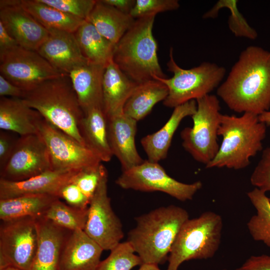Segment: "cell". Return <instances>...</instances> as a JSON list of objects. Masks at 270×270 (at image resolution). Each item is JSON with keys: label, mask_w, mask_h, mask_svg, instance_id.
Segmentation results:
<instances>
[{"label": "cell", "mask_w": 270, "mask_h": 270, "mask_svg": "<svg viewBox=\"0 0 270 270\" xmlns=\"http://www.w3.org/2000/svg\"><path fill=\"white\" fill-rule=\"evenodd\" d=\"M218 96L231 110L260 115L270 108V52L256 46L243 50Z\"/></svg>", "instance_id": "cell-1"}, {"label": "cell", "mask_w": 270, "mask_h": 270, "mask_svg": "<svg viewBox=\"0 0 270 270\" xmlns=\"http://www.w3.org/2000/svg\"><path fill=\"white\" fill-rule=\"evenodd\" d=\"M188 218V212L178 206L156 208L136 218V226L128 232L127 241L142 264H163L180 228Z\"/></svg>", "instance_id": "cell-2"}, {"label": "cell", "mask_w": 270, "mask_h": 270, "mask_svg": "<svg viewBox=\"0 0 270 270\" xmlns=\"http://www.w3.org/2000/svg\"><path fill=\"white\" fill-rule=\"evenodd\" d=\"M22 98L47 122L86 146L80 131L84 112L68 74L24 91Z\"/></svg>", "instance_id": "cell-3"}, {"label": "cell", "mask_w": 270, "mask_h": 270, "mask_svg": "<svg viewBox=\"0 0 270 270\" xmlns=\"http://www.w3.org/2000/svg\"><path fill=\"white\" fill-rule=\"evenodd\" d=\"M266 126L258 116L249 112L240 116L221 114L218 136H222L218 151L206 168L240 170L262 149Z\"/></svg>", "instance_id": "cell-4"}, {"label": "cell", "mask_w": 270, "mask_h": 270, "mask_svg": "<svg viewBox=\"0 0 270 270\" xmlns=\"http://www.w3.org/2000/svg\"><path fill=\"white\" fill-rule=\"evenodd\" d=\"M155 16L135 19L114 46L113 61L138 84L156 77L166 78L158 62V44L152 34Z\"/></svg>", "instance_id": "cell-5"}, {"label": "cell", "mask_w": 270, "mask_h": 270, "mask_svg": "<svg viewBox=\"0 0 270 270\" xmlns=\"http://www.w3.org/2000/svg\"><path fill=\"white\" fill-rule=\"evenodd\" d=\"M222 228V218L212 211L187 220L172 247L167 270H178L184 262L190 260L212 258L220 248Z\"/></svg>", "instance_id": "cell-6"}, {"label": "cell", "mask_w": 270, "mask_h": 270, "mask_svg": "<svg viewBox=\"0 0 270 270\" xmlns=\"http://www.w3.org/2000/svg\"><path fill=\"white\" fill-rule=\"evenodd\" d=\"M172 50L171 48L166 65L173 76L170 78H154L168 88V95L163 101L166 106L174 108L190 100H196L209 94L220 86L226 74L224 67L204 62L192 68L184 69L175 62Z\"/></svg>", "instance_id": "cell-7"}, {"label": "cell", "mask_w": 270, "mask_h": 270, "mask_svg": "<svg viewBox=\"0 0 270 270\" xmlns=\"http://www.w3.org/2000/svg\"><path fill=\"white\" fill-rule=\"evenodd\" d=\"M196 112L192 116V127L180 132L182 145L197 162L206 165L218 153V130L222 114L217 96L208 94L196 100Z\"/></svg>", "instance_id": "cell-8"}, {"label": "cell", "mask_w": 270, "mask_h": 270, "mask_svg": "<svg viewBox=\"0 0 270 270\" xmlns=\"http://www.w3.org/2000/svg\"><path fill=\"white\" fill-rule=\"evenodd\" d=\"M116 183L124 189L163 192L182 202L192 200L202 186L200 180L191 184L178 181L168 174L158 162L148 160L122 172Z\"/></svg>", "instance_id": "cell-9"}, {"label": "cell", "mask_w": 270, "mask_h": 270, "mask_svg": "<svg viewBox=\"0 0 270 270\" xmlns=\"http://www.w3.org/2000/svg\"><path fill=\"white\" fill-rule=\"evenodd\" d=\"M38 243L36 218L2 221L0 226V270L14 266L29 270Z\"/></svg>", "instance_id": "cell-10"}, {"label": "cell", "mask_w": 270, "mask_h": 270, "mask_svg": "<svg viewBox=\"0 0 270 270\" xmlns=\"http://www.w3.org/2000/svg\"><path fill=\"white\" fill-rule=\"evenodd\" d=\"M0 72L24 91L66 74L54 68L37 51L20 46L0 56Z\"/></svg>", "instance_id": "cell-11"}, {"label": "cell", "mask_w": 270, "mask_h": 270, "mask_svg": "<svg viewBox=\"0 0 270 270\" xmlns=\"http://www.w3.org/2000/svg\"><path fill=\"white\" fill-rule=\"evenodd\" d=\"M84 232L104 250H111L124 236L122 225L108 194V172L101 178L90 200Z\"/></svg>", "instance_id": "cell-12"}, {"label": "cell", "mask_w": 270, "mask_h": 270, "mask_svg": "<svg viewBox=\"0 0 270 270\" xmlns=\"http://www.w3.org/2000/svg\"><path fill=\"white\" fill-rule=\"evenodd\" d=\"M38 130L48 147L53 170H81L102 162L88 147L43 118L38 124Z\"/></svg>", "instance_id": "cell-13"}, {"label": "cell", "mask_w": 270, "mask_h": 270, "mask_svg": "<svg viewBox=\"0 0 270 270\" xmlns=\"http://www.w3.org/2000/svg\"><path fill=\"white\" fill-rule=\"evenodd\" d=\"M53 170L48 147L40 136H20L12 154L0 168V178L11 181L23 180Z\"/></svg>", "instance_id": "cell-14"}, {"label": "cell", "mask_w": 270, "mask_h": 270, "mask_svg": "<svg viewBox=\"0 0 270 270\" xmlns=\"http://www.w3.org/2000/svg\"><path fill=\"white\" fill-rule=\"evenodd\" d=\"M0 22L26 49L36 51L49 36L48 30L21 6L19 0H0Z\"/></svg>", "instance_id": "cell-15"}, {"label": "cell", "mask_w": 270, "mask_h": 270, "mask_svg": "<svg viewBox=\"0 0 270 270\" xmlns=\"http://www.w3.org/2000/svg\"><path fill=\"white\" fill-rule=\"evenodd\" d=\"M80 170H51L20 181L0 178V199L32 194H48L58 198L61 188L72 182Z\"/></svg>", "instance_id": "cell-16"}, {"label": "cell", "mask_w": 270, "mask_h": 270, "mask_svg": "<svg viewBox=\"0 0 270 270\" xmlns=\"http://www.w3.org/2000/svg\"><path fill=\"white\" fill-rule=\"evenodd\" d=\"M49 36L36 50L54 68L68 74L73 70L86 63L74 33L48 30Z\"/></svg>", "instance_id": "cell-17"}, {"label": "cell", "mask_w": 270, "mask_h": 270, "mask_svg": "<svg viewBox=\"0 0 270 270\" xmlns=\"http://www.w3.org/2000/svg\"><path fill=\"white\" fill-rule=\"evenodd\" d=\"M137 121L122 113L108 120V137L111 150L120 162L122 171L137 166L144 160L135 142Z\"/></svg>", "instance_id": "cell-18"}, {"label": "cell", "mask_w": 270, "mask_h": 270, "mask_svg": "<svg viewBox=\"0 0 270 270\" xmlns=\"http://www.w3.org/2000/svg\"><path fill=\"white\" fill-rule=\"evenodd\" d=\"M103 250L84 230L71 231L62 250L58 270H97Z\"/></svg>", "instance_id": "cell-19"}, {"label": "cell", "mask_w": 270, "mask_h": 270, "mask_svg": "<svg viewBox=\"0 0 270 270\" xmlns=\"http://www.w3.org/2000/svg\"><path fill=\"white\" fill-rule=\"evenodd\" d=\"M36 223L38 247L29 270H58L60 256L68 235V230L44 216L36 218Z\"/></svg>", "instance_id": "cell-20"}, {"label": "cell", "mask_w": 270, "mask_h": 270, "mask_svg": "<svg viewBox=\"0 0 270 270\" xmlns=\"http://www.w3.org/2000/svg\"><path fill=\"white\" fill-rule=\"evenodd\" d=\"M112 60L102 80V109L107 120L124 113V105L138 85Z\"/></svg>", "instance_id": "cell-21"}, {"label": "cell", "mask_w": 270, "mask_h": 270, "mask_svg": "<svg viewBox=\"0 0 270 270\" xmlns=\"http://www.w3.org/2000/svg\"><path fill=\"white\" fill-rule=\"evenodd\" d=\"M105 68V66L88 62L68 74L84 113L92 108H102V80Z\"/></svg>", "instance_id": "cell-22"}, {"label": "cell", "mask_w": 270, "mask_h": 270, "mask_svg": "<svg viewBox=\"0 0 270 270\" xmlns=\"http://www.w3.org/2000/svg\"><path fill=\"white\" fill-rule=\"evenodd\" d=\"M196 110V100L175 107L171 116L160 130L142 138L140 143L148 160L158 162L166 158L172 137L180 122L186 117L192 116Z\"/></svg>", "instance_id": "cell-23"}, {"label": "cell", "mask_w": 270, "mask_h": 270, "mask_svg": "<svg viewBox=\"0 0 270 270\" xmlns=\"http://www.w3.org/2000/svg\"><path fill=\"white\" fill-rule=\"evenodd\" d=\"M42 116L30 107L22 98H0V128L20 136L38 134Z\"/></svg>", "instance_id": "cell-24"}, {"label": "cell", "mask_w": 270, "mask_h": 270, "mask_svg": "<svg viewBox=\"0 0 270 270\" xmlns=\"http://www.w3.org/2000/svg\"><path fill=\"white\" fill-rule=\"evenodd\" d=\"M80 131L86 146L102 162H108L113 155L108 137V120L101 108H92L84 113Z\"/></svg>", "instance_id": "cell-25"}, {"label": "cell", "mask_w": 270, "mask_h": 270, "mask_svg": "<svg viewBox=\"0 0 270 270\" xmlns=\"http://www.w3.org/2000/svg\"><path fill=\"white\" fill-rule=\"evenodd\" d=\"M104 38L116 45L130 28L135 19L130 14L96 0L87 20Z\"/></svg>", "instance_id": "cell-26"}, {"label": "cell", "mask_w": 270, "mask_h": 270, "mask_svg": "<svg viewBox=\"0 0 270 270\" xmlns=\"http://www.w3.org/2000/svg\"><path fill=\"white\" fill-rule=\"evenodd\" d=\"M167 86L162 82L151 80L138 84L126 101L123 112L137 122L143 119L158 102L168 95Z\"/></svg>", "instance_id": "cell-27"}, {"label": "cell", "mask_w": 270, "mask_h": 270, "mask_svg": "<svg viewBox=\"0 0 270 270\" xmlns=\"http://www.w3.org/2000/svg\"><path fill=\"white\" fill-rule=\"evenodd\" d=\"M81 52L88 62L106 66L112 60L115 45L84 21L74 33Z\"/></svg>", "instance_id": "cell-28"}, {"label": "cell", "mask_w": 270, "mask_h": 270, "mask_svg": "<svg viewBox=\"0 0 270 270\" xmlns=\"http://www.w3.org/2000/svg\"><path fill=\"white\" fill-rule=\"evenodd\" d=\"M58 198L48 194H32L0 199V219L8 221L25 217L42 216L52 203Z\"/></svg>", "instance_id": "cell-29"}, {"label": "cell", "mask_w": 270, "mask_h": 270, "mask_svg": "<svg viewBox=\"0 0 270 270\" xmlns=\"http://www.w3.org/2000/svg\"><path fill=\"white\" fill-rule=\"evenodd\" d=\"M21 6L47 30L74 33L85 20L64 12L40 0H19Z\"/></svg>", "instance_id": "cell-30"}, {"label": "cell", "mask_w": 270, "mask_h": 270, "mask_svg": "<svg viewBox=\"0 0 270 270\" xmlns=\"http://www.w3.org/2000/svg\"><path fill=\"white\" fill-rule=\"evenodd\" d=\"M247 196L256 210L246 224L248 232L254 240L270 248V198L256 188Z\"/></svg>", "instance_id": "cell-31"}, {"label": "cell", "mask_w": 270, "mask_h": 270, "mask_svg": "<svg viewBox=\"0 0 270 270\" xmlns=\"http://www.w3.org/2000/svg\"><path fill=\"white\" fill-rule=\"evenodd\" d=\"M88 208L80 209L54 200L42 216L55 224L70 231L84 230L88 218Z\"/></svg>", "instance_id": "cell-32"}, {"label": "cell", "mask_w": 270, "mask_h": 270, "mask_svg": "<svg viewBox=\"0 0 270 270\" xmlns=\"http://www.w3.org/2000/svg\"><path fill=\"white\" fill-rule=\"evenodd\" d=\"M236 0H220L209 11L203 16L204 18H214L218 14V10L222 8L230 10V15L228 20V27L231 32L238 37H244L255 40L258 36L256 31L248 23L238 11Z\"/></svg>", "instance_id": "cell-33"}, {"label": "cell", "mask_w": 270, "mask_h": 270, "mask_svg": "<svg viewBox=\"0 0 270 270\" xmlns=\"http://www.w3.org/2000/svg\"><path fill=\"white\" fill-rule=\"evenodd\" d=\"M128 242H120L110 250L108 257L101 261L97 270H132L142 262Z\"/></svg>", "instance_id": "cell-34"}, {"label": "cell", "mask_w": 270, "mask_h": 270, "mask_svg": "<svg viewBox=\"0 0 270 270\" xmlns=\"http://www.w3.org/2000/svg\"><path fill=\"white\" fill-rule=\"evenodd\" d=\"M108 172L101 164L80 170L72 180L90 200L95 192L102 176Z\"/></svg>", "instance_id": "cell-35"}, {"label": "cell", "mask_w": 270, "mask_h": 270, "mask_svg": "<svg viewBox=\"0 0 270 270\" xmlns=\"http://www.w3.org/2000/svg\"><path fill=\"white\" fill-rule=\"evenodd\" d=\"M180 7L178 0H136L130 14L134 18L156 16L159 12L176 10Z\"/></svg>", "instance_id": "cell-36"}, {"label": "cell", "mask_w": 270, "mask_h": 270, "mask_svg": "<svg viewBox=\"0 0 270 270\" xmlns=\"http://www.w3.org/2000/svg\"><path fill=\"white\" fill-rule=\"evenodd\" d=\"M64 12L86 20L96 4L95 0H40Z\"/></svg>", "instance_id": "cell-37"}, {"label": "cell", "mask_w": 270, "mask_h": 270, "mask_svg": "<svg viewBox=\"0 0 270 270\" xmlns=\"http://www.w3.org/2000/svg\"><path fill=\"white\" fill-rule=\"evenodd\" d=\"M251 184L266 193L270 192V147L266 148L250 177Z\"/></svg>", "instance_id": "cell-38"}, {"label": "cell", "mask_w": 270, "mask_h": 270, "mask_svg": "<svg viewBox=\"0 0 270 270\" xmlns=\"http://www.w3.org/2000/svg\"><path fill=\"white\" fill-rule=\"evenodd\" d=\"M58 198L64 200L68 204L80 209H87L90 202L80 188L72 182L61 188Z\"/></svg>", "instance_id": "cell-39"}, {"label": "cell", "mask_w": 270, "mask_h": 270, "mask_svg": "<svg viewBox=\"0 0 270 270\" xmlns=\"http://www.w3.org/2000/svg\"><path fill=\"white\" fill-rule=\"evenodd\" d=\"M234 270H270V255L251 256Z\"/></svg>", "instance_id": "cell-40"}, {"label": "cell", "mask_w": 270, "mask_h": 270, "mask_svg": "<svg viewBox=\"0 0 270 270\" xmlns=\"http://www.w3.org/2000/svg\"><path fill=\"white\" fill-rule=\"evenodd\" d=\"M16 140H13L6 133L0 132V166L2 168L10 158Z\"/></svg>", "instance_id": "cell-41"}, {"label": "cell", "mask_w": 270, "mask_h": 270, "mask_svg": "<svg viewBox=\"0 0 270 270\" xmlns=\"http://www.w3.org/2000/svg\"><path fill=\"white\" fill-rule=\"evenodd\" d=\"M24 91L0 74V96L22 98Z\"/></svg>", "instance_id": "cell-42"}, {"label": "cell", "mask_w": 270, "mask_h": 270, "mask_svg": "<svg viewBox=\"0 0 270 270\" xmlns=\"http://www.w3.org/2000/svg\"><path fill=\"white\" fill-rule=\"evenodd\" d=\"M19 45L0 22V56L12 50Z\"/></svg>", "instance_id": "cell-43"}, {"label": "cell", "mask_w": 270, "mask_h": 270, "mask_svg": "<svg viewBox=\"0 0 270 270\" xmlns=\"http://www.w3.org/2000/svg\"><path fill=\"white\" fill-rule=\"evenodd\" d=\"M102 2L110 5L120 11L130 14L134 6V0H101Z\"/></svg>", "instance_id": "cell-44"}, {"label": "cell", "mask_w": 270, "mask_h": 270, "mask_svg": "<svg viewBox=\"0 0 270 270\" xmlns=\"http://www.w3.org/2000/svg\"><path fill=\"white\" fill-rule=\"evenodd\" d=\"M259 120L266 126H270V111H266L258 116Z\"/></svg>", "instance_id": "cell-45"}, {"label": "cell", "mask_w": 270, "mask_h": 270, "mask_svg": "<svg viewBox=\"0 0 270 270\" xmlns=\"http://www.w3.org/2000/svg\"><path fill=\"white\" fill-rule=\"evenodd\" d=\"M138 270H161L158 265L151 264H142Z\"/></svg>", "instance_id": "cell-46"}, {"label": "cell", "mask_w": 270, "mask_h": 270, "mask_svg": "<svg viewBox=\"0 0 270 270\" xmlns=\"http://www.w3.org/2000/svg\"><path fill=\"white\" fill-rule=\"evenodd\" d=\"M0 270H21L20 268H16V267H14V266H8Z\"/></svg>", "instance_id": "cell-47"}, {"label": "cell", "mask_w": 270, "mask_h": 270, "mask_svg": "<svg viewBox=\"0 0 270 270\" xmlns=\"http://www.w3.org/2000/svg\"><path fill=\"white\" fill-rule=\"evenodd\" d=\"M228 270L226 269H222V270Z\"/></svg>", "instance_id": "cell-48"}]
</instances>
